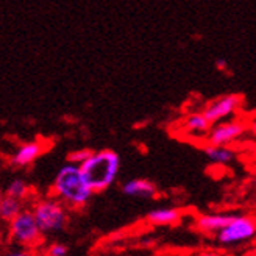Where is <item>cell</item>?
<instances>
[{"instance_id": "cell-1", "label": "cell", "mask_w": 256, "mask_h": 256, "mask_svg": "<svg viewBox=\"0 0 256 256\" xmlns=\"http://www.w3.org/2000/svg\"><path fill=\"white\" fill-rule=\"evenodd\" d=\"M50 192L72 211L83 210L94 196L92 189L84 180L80 166L72 162L64 164L58 170Z\"/></svg>"}, {"instance_id": "cell-2", "label": "cell", "mask_w": 256, "mask_h": 256, "mask_svg": "<svg viewBox=\"0 0 256 256\" xmlns=\"http://www.w3.org/2000/svg\"><path fill=\"white\" fill-rule=\"evenodd\" d=\"M80 169L94 194L104 192L116 182L120 170V156L110 148L92 152Z\"/></svg>"}, {"instance_id": "cell-3", "label": "cell", "mask_w": 256, "mask_h": 256, "mask_svg": "<svg viewBox=\"0 0 256 256\" xmlns=\"http://www.w3.org/2000/svg\"><path fill=\"white\" fill-rule=\"evenodd\" d=\"M34 219L40 225L42 234H56L62 232L69 224V208L55 198L54 196H47L36 198L30 206Z\"/></svg>"}, {"instance_id": "cell-4", "label": "cell", "mask_w": 256, "mask_h": 256, "mask_svg": "<svg viewBox=\"0 0 256 256\" xmlns=\"http://www.w3.org/2000/svg\"><path fill=\"white\" fill-rule=\"evenodd\" d=\"M8 236L20 248L33 250L42 242V232L30 208H24L14 219L8 222Z\"/></svg>"}, {"instance_id": "cell-5", "label": "cell", "mask_w": 256, "mask_h": 256, "mask_svg": "<svg viewBox=\"0 0 256 256\" xmlns=\"http://www.w3.org/2000/svg\"><path fill=\"white\" fill-rule=\"evenodd\" d=\"M242 104H244V97L240 94H224L210 100L200 112L206 118L211 125H214L234 116L240 110Z\"/></svg>"}, {"instance_id": "cell-6", "label": "cell", "mask_w": 256, "mask_h": 256, "mask_svg": "<svg viewBox=\"0 0 256 256\" xmlns=\"http://www.w3.org/2000/svg\"><path fill=\"white\" fill-rule=\"evenodd\" d=\"M256 236V222L248 216H236L225 228L217 233V239L224 246H234L247 242Z\"/></svg>"}, {"instance_id": "cell-7", "label": "cell", "mask_w": 256, "mask_h": 256, "mask_svg": "<svg viewBox=\"0 0 256 256\" xmlns=\"http://www.w3.org/2000/svg\"><path fill=\"white\" fill-rule=\"evenodd\" d=\"M248 132V124L239 119L234 120H222L211 125L206 134V144L211 146H230L239 140Z\"/></svg>"}, {"instance_id": "cell-8", "label": "cell", "mask_w": 256, "mask_h": 256, "mask_svg": "<svg viewBox=\"0 0 256 256\" xmlns=\"http://www.w3.org/2000/svg\"><path fill=\"white\" fill-rule=\"evenodd\" d=\"M46 150V146L41 140H30V142H24L20 144L14 153L11 155L10 162L14 168H27L32 162H34L40 158Z\"/></svg>"}, {"instance_id": "cell-9", "label": "cell", "mask_w": 256, "mask_h": 256, "mask_svg": "<svg viewBox=\"0 0 256 256\" xmlns=\"http://www.w3.org/2000/svg\"><path fill=\"white\" fill-rule=\"evenodd\" d=\"M122 192L134 198H153L158 194V189L155 183L146 180V178H133L122 184Z\"/></svg>"}, {"instance_id": "cell-10", "label": "cell", "mask_w": 256, "mask_h": 256, "mask_svg": "<svg viewBox=\"0 0 256 256\" xmlns=\"http://www.w3.org/2000/svg\"><path fill=\"white\" fill-rule=\"evenodd\" d=\"M234 214H200L196 219V226L203 233H219L233 220Z\"/></svg>"}, {"instance_id": "cell-11", "label": "cell", "mask_w": 256, "mask_h": 256, "mask_svg": "<svg viewBox=\"0 0 256 256\" xmlns=\"http://www.w3.org/2000/svg\"><path fill=\"white\" fill-rule=\"evenodd\" d=\"M183 132L189 136H194V138H206L211 124L206 120V118L203 116L200 111L196 112H190L183 119L182 124Z\"/></svg>"}, {"instance_id": "cell-12", "label": "cell", "mask_w": 256, "mask_h": 256, "mask_svg": "<svg viewBox=\"0 0 256 256\" xmlns=\"http://www.w3.org/2000/svg\"><path fill=\"white\" fill-rule=\"evenodd\" d=\"M182 219L176 208H156L147 214V222L152 225H174Z\"/></svg>"}, {"instance_id": "cell-13", "label": "cell", "mask_w": 256, "mask_h": 256, "mask_svg": "<svg viewBox=\"0 0 256 256\" xmlns=\"http://www.w3.org/2000/svg\"><path fill=\"white\" fill-rule=\"evenodd\" d=\"M203 152H204V155L208 156V160L214 164H230V162H233L236 158V152L228 146L206 144V147L203 148Z\"/></svg>"}, {"instance_id": "cell-14", "label": "cell", "mask_w": 256, "mask_h": 256, "mask_svg": "<svg viewBox=\"0 0 256 256\" xmlns=\"http://www.w3.org/2000/svg\"><path fill=\"white\" fill-rule=\"evenodd\" d=\"M25 208V202L18 200L14 197L5 196L2 197V202H0V219L5 220L6 224L10 220H12L14 217Z\"/></svg>"}, {"instance_id": "cell-15", "label": "cell", "mask_w": 256, "mask_h": 256, "mask_svg": "<svg viewBox=\"0 0 256 256\" xmlns=\"http://www.w3.org/2000/svg\"><path fill=\"white\" fill-rule=\"evenodd\" d=\"M4 194L25 202L32 196V188L27 182L24 180V178H14V180H11L6 184V188L4 189Z\"/></svg>"}, {"instance_id": "cell-16", "label": "cell", "mask_w": 256, "mask_h": 256, "mask_svg": "<svg viewBox=\"0 0 256 256\" xmlns=\"http://www.w3.org/2000/svg\"><path fill=\"white\" fill-rule=\"evenodd\" d=\"M92 153V150H88V148H80V150H75L69 155V162L72 164H76V166H82L88 158L89 155Z\"/></svg>"}, {"instance_id": "cell-17", "label": "cell", "mask_w": 256, "mask_h": 256, "mask_svg": "<svg viewBox=\"0 0 256 256\" xmlns=\"http://www.w3.org/2000/svg\"><path fill=\"white\" fill-rule=\"evenodd\" d=\"M68 246L61 244V242H55L50 244L46 250V256H66L68 254Z\"/></svg>"}, {"instance_id": "cell-18", "label": "cell", "mask_w": 256, "mask_h": 256, "mask_svg": "<svg viewBox=\"0 0 256 256\" xmlns=\"http://www.w3.org/2000/svg\"><path fill=\"white\" fill-rule=\"evenodd\" d=\"M5 256H34V253L33 250H28V248H18V250L6 253Z\"/></svg>"}, {"instance_id": "cell-19", "label": "cell", "mask_w": 256, "mask_h": 256, "mask_svg": "<svg viewBox=\"0 0 256 256\" xmlns=\"http://www.w3.org/2000/svg\"><path fill=\"white\" fill-rule=\"evenodd\" d=\"M194 256H224L220 252H216V250H202L198 253H196Z\"/></svg>"}, {"instance_id": "cell-20", "label": "cell", "mask_w": 256, "mask_h": 256, "mask_svg": "<svg viewBox=\"0 0 256 256\" xmlns=\"http://www.w3.org/2000/svg\"><path fill=\"white\" fill-rule=\"evenodd\" d=\"M248 132L256 138V116L250 120V124H248Z\"/></svg>"}, {"instance_id": "cell-21", "label": "cell", "mask_w": 256, "mask_h": 256, "mask_svg": "<svg viewBox=\"0 0 256 256\" xmlns=\"http://www.w3.org/2000/svg\"><path fill=\"white\" fill-rule=\"evenodd\" d=\"M216 68L217 69H225L226 68V61L225 60H217L216 61Z\"/></svg>"}, {"instance_id": "cell-22", "label": "cell", "mask_w": 256, "mask_h": 256, "mask_svg": "<svg viewBox=\"0 0 256 256\" xmlns=\"http://www.w3.org/2000/svg\"><path fill=\"white\" fill-rule=\"evenodd\" d=\"M2 197H4V189L0 188V202H2Z\"/></svg>"}]
</instances>
